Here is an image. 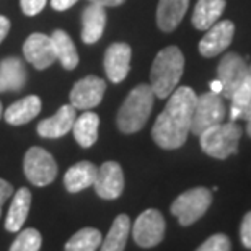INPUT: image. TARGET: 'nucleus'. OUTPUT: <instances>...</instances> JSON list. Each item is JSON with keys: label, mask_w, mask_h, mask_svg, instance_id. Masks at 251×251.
Segmentation results:
<instances>
[{"label": "nucleus", "mask_w": 251, "mask_h": 251, "mask_svg": "<svg viewBox=\"0 0 251 251\" xmlns=\"http://www.w3.org/2000/svg\"><path fill=\"white\" fill-rule=\"evenodd\" d=\"M101 242L103 237L100 230L87 227L70 237L69 242L65 243V251H97L101 247Z\"/></svg>", "instance_id": "nucleus-26"}, {"label": "nucleus", "mask_w": 251, "mask_h": 251, "mask_svg": "<svg viewBox=\"0 0 251 251\" xmlns=\"http://www.w3.org/2000/svg\"><path fill=\"white\" fill-rule=\"evenodd\" d=\"M98 126H100L98 114H95L92 111H87L82 116L75 118V123L72 126L75 140L85 149L92 147L98 139Z\"/></svg>", "instance_id": "nucleus-23"}, {"label": "nucleus", "mask_w": 251, "mask_h": 251, "mask_svg": "<svg viewBox=\"0 0 251 251\" xmlns=\"http://www.w3.org/2000/svg\"><path fill=\"white\" fill-rule=\"evenodd\" d=\"M41 248V233L36 228H25L15 238L10 251H39Z\"/></svg>", "instance_id": "nucleus-28"}, {"label": "nucleus", "mask_w": 251, "mask_h": 251, "mask_svg": "<svg viewBox=\"0 0 251 251\" xmlns=\"http://www.w3.org/2000/svg\"><path fill=\"white\" fill-rule=\"evenodd\" d=\"M247 134L251 137V113H250V116L247 119Z\"/></svg>", "instance_id": "nucleus-36"}, {"label": "nucleus", "mask_w": 251, "mask_h": 251, "mask_svg": "<svg viewBox=\"0 0 251 251\" xmlns=\"http://www.w3.org/2000/svg\"><path fill=\"white\" fill-rule=\"evenodd\" d=\"M240 238L245 248L251 250V210L245 214L242 220V228H240Z\"/></svg>", "instance_id": "nucleus-30"}, {"label": "nucleus", "mask_w": 251, "mask_h": 251, "mask_svg": "<svg viewBox=\"0 0 251 251\" xmlns=\"http://www.w3.org/2000/svg\"><path fill=\"white\" fill-rule=\"evenodd\" d=\"M90 3L100 5V7H118L124 3V0H90Z\"/></svg>", "instance_id": "nucleus-35"}, {"label": "nucleus", "mask_w": 251, "mask_h": 251, "mask_svg": "<svg viewBox=\"0 0 251 251\" xmlns=\"http://www.w3.org/2000/svg\"><path fill=\"white\" fill-rule=\"evenodd\" d=\"M3 116V109H2V103H0V118Z\"/></svg>", "instance_id": "nucleus-37"}, {"label": "nucleus", "mask_w": 251, "mask_h": 251, "mask_svg": "<svg viewBox=\"0 0 251 251\" xmlns=\"http://www.w3.org/2000/svg\"><path fill=\"white\" fill-rule=\"evenodd\" d=\"M23 54L28 62H31L36 69H48L57 61L56 51L51 36L43 33L31 34L23 44Z\"/></svg>", "instance_id": "nucleus-12"}, {"label": "nucleus", "mask_w": 251, "mask_h": 251, "mask_svg": "<svg viewBox=\"0 0 251 251\" xmlns=\"http://www.w3.org/2000/svg\"><path fill=\"white\" fill-rule=\"evenodd\" d=\"M250 69L247 62L237 54H225L217 67V85L215 93H222L225 98H232L238 87L248 78Z\"/></svg>", "instance_id": "nucleus-7"}, {"label": "nucleus", "mask_w": 251, "mask_h": 251, "mask_svg": "<svg viewBox=\"0 0 251 251\" xmlns=\"http://www.w3.org/2000/svg\"><path fill=\"white\" fill-rule=\"evenodd\" d=\"M232 100V119H248L251 113V75L240 85Z\"/></svg>", "instance_id": "nucleus-27"}, {"label": "nucleus", "mask_w": 251, "mask_h": 251, "mask_svg": "<svg viewBox=\"0 0 251 251\" xmlns=\"http://www.w3.org/2000/svg\"><path fill=\"white\" fill-rule=\"evenodd\" d=\"M196 251H232V243L227 235L215 233L205 240Z\"/></svg>", "instance_id": "nucleus-29"}, {"label": "nucleus", "mask_w": 251, "mask_h": 251, "mask_svg": "<svg viewBox=\"0 0 251 251\" xmlns=\"http://www.w3.org/2000/svg\"><path fill=\"white\" fill-rule=\"evenodd\" d=\"M75 108L72 104H64L52 118L44 119L38 124V134L46 139H59L72 130L75 123Z\"/></svg>", "instance_id": "nucleus-15"}, {"label": "nucleus", "mask_w": 251, "mask_h": 251, "mask_svg": "<svg viewBox=\"0 0 251 251\" xmlns=\"http://www.w3.org/2000/svg\"><path fill=\"white\" fill-rule=\"evenodd\" d=\"M20 5H22V10L25 15L33 17V15H38L44 8L46 0H20Z\"/></svg>", "instance_id": "nucleus-31"}, {"label": "nucleus", "mask_w": 251, "mask_h": 251, "mask_svg": "<svg viewBox=\"0 0 251 251\" xmlns=\"http://www.w3.org/2000/svg\"><path fill=\"white\" fill-rule=\"evenodd\" d=\"M212 204V193L207 188H193L179 194L172 204V214L183 227L198 222Z\"/></svg>", "instance_id": "nucleus-5"}, {"label": "nucleus", "mask_w": 251, "mask_h": 251, "mask_svg": "<svg viewBox=\"0 0 251 251\" xmlns=\"http://www.w3.org/2000/svg\"><path fill=\"white\" fill-rule=\"evenodd\" d=\"M29 207H31V193L28 188H20L13 196V201L10 204L7 220H5V228L8 232H20L28 219Z\"/></svg>", "instance_id": "nucleus-19"}, {"label": "nucleus", "mask_w": 251, "mask_h": 251, "mask_svg": "<svg viewBox=\"0 0 251 251\" xmlns=\"http://www.w3.org/2000/svg\"><path fill=\"white\" fill-rule=\"evenodd\" d=\"M184 70V56L176 46L162 49L150 70V87L155 97L168 98L178 87Z\"/></svg>", "instance_id": "nucleus-2"}, {"label": "nucleus", "mask_w": 251, "mask_h": 251, "mask_svg": "<svg viewBox=\"0 0 251 251\" xmlns=\"http://www.w3.org/2000/svg\"><path fill=\"white\" fill-rule=\"evenodd\" d=\"M235 26L230 20H224L220 23H215L205 33V36L199 43V52L204 57H214L222 54L230 46L233 39Z\"/></svg>", "instance_id": "nucleus-13"}, {"label": "nucleus", "mask_w": 251, "mask_h": 251, "mask_svg": "<svg viewBox=\"0 0 251 251\" xmlns=\"http://www.w3.org/2000/svg\"><path fill=\"white\" fill-rule=\"evenodd\" d=\"M51 39L54 44V51H56V57H57V61L62 64V67L67 70H72L77 67L78 54L69 34L62 31V29H57V31L52 33Z\"/></svg>", "instance_id": "nucleus-25"}, {"label": "nucleus", "mask_w": 251, "mask_h": 251, "mask_svg": "<svg viewBox=\"0 0 251 251\" xmlns=\"http://www.w3.org/2000/svg\"><path fill=\"white\" fill-rule=\"evenodd\" d=\"M189 0H160L157 8L158 28L165 33L173 31L188 12Z\"/></svg>", "instance_id": "nucleus-17"}, {"label": "nucleus", "mask_w": 251, "mask_h": 251, "mask_svg": "<svg viewBox=\"0 0 251 251\" xmlns=\"http://www.w3.org/2000/svg\"><path fill=\"white\" fill-rule=\"evenodd\" d=\"M12 184L5 179L0 178V215H2V209H3V204L7 202L8 198H12Z\"/></svg>", "instance_id": "nucleus-32"}, {"label": "nucleus", "mask_w": 251, "mask_h": 251, "mask_svg": "<svg viewBox=\"0 0 251 251\" xmlns=\"http://www.w3.org/2000/svg\"><path fill=\"white\" fill-rule=\"evenodd\" d=\"M196 93L189 87H179L168 97V103L153 124L152 137L165 150L179 149L191 132Z\"/></svg>", "instance_id": "nucleus-1"}, {"label": "nucleus", "mask_w": 251, "mask_h": 251, "mask_svg": "<svg viewBox=\"0 0 251 251\" xmlns=\"http://www.w3.org/2000/svg\"><path fill=\"white\" fill-rule=\"evenodd\" d=\"M98 168L90 162H78L77 165L70 167L64 176L65 189L69 193H78L90 186H93L95 178H97Z\"/></svg>", "instance_id": "nucleus-21"}, {"label": "nucleus", "mask_w": 251, "mask_h": 251, "mask_svg": "<svg viewBox=\"0 0 251 251\" xmlns=\"http://www.w3.org/2000/svg\"><path fill=\"white\" fill-rule=\"evenodd\" d=\"M153 98L155 93L150 85H137L119 108L116 118L119 130L124 134L139 132L152 113Z\"/></svg>", "instance_id": "nucleus-3"}, {"label": "nucleus", "mask_w": 251, "mask_h": 251, "mask_svg": "<svg viewBox=\"0 0 251 251\" xmlns=\"http://www.w3.org/2000/svg\"><path fill=\"white\" fill-rule=\"evenodd\" d=\"M248 69H250V75H251V65H250V67H248Z\"/></svg>", "instance_id": "nucleus-38"}, {"label": "nucleus", "mask_w": 251, "mask_h": 251, "mask_svg": "<svg viewBox=\"0 0 251 251\" xmlns=\"http://www.w3.org/2000/svg\"><path fill=\"white\" fill-rule=\"evenodd\" d=\"M135 243L142 248H152L162 242L165 237V219L155 209H147L139 215L132 227Z\"/></svg>", "instance_id": "nucleus-9"}, {"label": "nucleus", "mask_w": 251, "mask_h": 251, "mask_svg": "<svg viewBox=\"0 0 251 251\" xmlns=\"http://www.w3.org/2000/svg\"><path fill=\"white\" fill-rule=\"evenodd\" d=\"M225 10V0H199L193 12V26L196 29H207L214 26Z\"/></svg>", "instance_id": "nucleus-22"}, {"label": "nucleus", "mask_w": 251, "mask_h": 251, "mask_svg": "<svg viewBox=\"0 0 251 251\" xmlns=\"http://www.w3.org/2000/svg\"><path fill=\"white\" fill-rule=\"evenodd\" d=\"M23 170L26 178L36 186L51 184L57 176V163L52 155L41 147H31L25 155Z\"/></svg>", "instance_id": "nucleus-8"}, {"label": "nucleus", "mask_w": 251, "mask_h": 251, "mask_svg": "<svg viewBox=\"0 0 251 251\" xmlns=\"http://www.w3.org/2000/svg\"><path fill=\"white\" fill-rule=\"evenodd\" d=\"M242 134L243 129L233 121L215 124L199 135L201 147L212 158L225 160L238 150V140Z\"/></svg>", "instance_id": "nucleus-4"}, {"label": "nucleus", "mask_w": 251, "mask_h": 251, "mask_svg": "<svg viewBox=\"0 0 251 251\" xmlns=\"http://www.w3.org/2000/svg\"><path fill=\"white\" fill-rule=\"evenodd\" d=\"M225 114H227V109H225L224 100L219 93L209 92L201 95L196 98L193 121H191V134L201 135L205 129L224 123Z\"/></svg>", "instance_id": "nucleus-6"}, {"label": "nucleus", "mask_w": 251, "mask_h": 251, "mask_svg": "<svg viewBox=\"0 0 251 251\" xmlns=\"http://www.w3.org/2000/svg\"><path fill=\"white\" fill-rule=\"evenodd\" d=\"M132 51L126 43H114L104 54V70L113 83H119L127 77Z\"/></svg>", "instance_id": "nucleus-14"}, {"label": "nucleus", "mask_w": 251, "mask_h": 251, "mask_svg": "<svg viewBox=\"0 0 251 251\" xmlns=\"http://www.w3.org/2000/svg\"><path fill=\"white\" fill-rule=\"evenodd\" d=\"M104 90H106V83L101 78L88 75L74 85L70 92V104L75 109H92L98 106L103 100Z\"/></svg>", "instance_id": "nucleus-10"}, {"label": "nucleus", "mask_w": 251, "mask_h": 251, "mask_svg": "<svg viewBox=\"0 0 251 251\" xmlns=\"http://www.w3.org/2000/svg\"><path fill=\"white\" fill-rule=\"evenodd\" d=\"M10 31V22L7 17H2L0 15V44H2V41L5 38H7V34Z\"/></svg>", "instance_id": "nucleus-34"}, {"label": "nucleus", "mask_w": 251, "mask_h": 251, "mask_svg": "<svg viewBox=\"0 0 251 251\" xmlns=\"http://www.w3.org/2000/svg\"><path fill=\"white\" fill-rule=\"evenodd\" d=\"M82 23H83V28H82L83 43H87V44L97 43L98 39L103 36L104 25H106V12H104V7L90 3V7L83 10Z\"/></svg>", "instance_id": "nucleus-20"}, {"label": "nucleus", "mask_w": 251, "mask_h": 251, "mask_svg": "<svg viewBox=\"0 0 251 251\" xmlns=\"http://www.w3.org/2000/svg\"><path fill=\"white\" fill-rule=\"evenodd\" d=\"M26 83V69L18 57L0 62V92H18Z\"/></svg>", "instance_id": "nucleus-16"}, {"label": "nucleus", "mask_w": 251, "mask_h": 251, "mask_svg": "<svg viewBox=\"0 0 251 251\" xmlns=\"http://www.w3.org/2000/svg\"><path fill=\"white\" fill-rule=\"evenodd\" d=\"M39 111H41V100L36 95H29V97H25L18 100V101H15L13 104H10L3 118L8 124L22 126L36 118Z\"/></svg>", "instance_id": "nucleus-18"}, {"label": "nucleus", "mask_w": 251, "mask_h": 251, "mask_svg": "<svg viewBox=\"0 0 251 251\" xmlns=\"http://www.w3.org/2000/svg\"><path fill=\"white\" fill-rule=\"evenodd\" d=\"M93 186L100 198L118 199L124 189V175L121 165L116 162L103 163L97 172Z\"/></svg>", "instance_id": "nucleus-11"}, {"label": "nucleus", "mask_w": 251, "mask_h": 251, "mask_svg": "<svg viewBox=\"0 0 251 251\" xmlns=\"http://www.w3.org/2000/svg\"><path fill=\"white\" fill-rule=\"evenodd\" d=\"M75 3H77V0H52V2H51L52 8L57 10V12H64V10L70 8Z\"/></svg>", "instance_id": "nucleus-33"}, {"label": "nucleus", "mask_w": 251, "mask_h": 251, "mask_svg": "<svg viewBox=\"0 0 251 251\" xmlns=\"http://www.w3.org/2000/svg\"><path fill=\"white\" fill-rule=\"evenodd\" d=\"M130 232V220L126 214L118 215L109 228L106 238L101 242L100 251H124Z\"/></svg>", "instance_id": "nucleus-24"}]
</instances>
